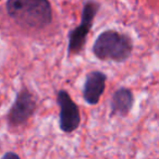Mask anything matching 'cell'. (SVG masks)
I'll use <instances>...</instances> for the list:
<instances>
[{
    "mask_svg": "<svg viewBox=\"0 0 159 159\" xmlns=\"http://www.w3.org/2000/svg\"><path fill=\"white\" fill-rule=\"evenodd\" d=\"M0 1H1V0H0Z\"/></svg>",
    "mask_w": 159,
    "mask_h": 159,
    "instance_id": "ba28073f",
    "label": "cell"
},
{
    "mask_svg": "<svg viewBox=\"0 0 159 159\" xmlns=\"http://www.w3.org/2000/svg\"><path fill=\"white\" fill-rule=\"evenodd\" d=\"M133 51V42L126 34L115 30L102 32L93 45V52L102 61H113L118 63L126 61Z\"/></svg>",
    "mask_w": 159,
    "mask_h": 159,
    "instance_id": "7a4b0ae2",
    "label": "cell"
},
{
    "mask_svg": "<svg viewBox=\"0 0 159 159\" xmlns=\"http://www.w3.org/2000/svg\"><path fill=\"white\" fill-rule=\"evenodd\" d=\"M107 75L102 71H92L86 75L83 85V98L91 106L99 102L100 97L106 89Z\"/></svg>",
    "mask_w": 159,
    "mask_h": 159,
    "instance_id": "8992f818",
    "label": "cell"
},
{
    "mask_svg": "<svg viewBox=\"0 0 159 159\" xmlns=\"http://www.w3.org/2000/svg\"><path fill=\"white\" fill-rule=\"evenodd\" d=\"M57 104L60 108L59 126L64 133H72L77 130L81 124V113L79 106L71 98L69 93L60 89L57 94Z\"/></svg>",
    "mask_w": 159,
    "mask_h": 159,
    "instance_id": "5b68a950",
    "label": "cell"
},
{
    "mask_svg": "<svg viewBox=\"0 0 159 159\" xmlns=\"http://www.w3.org/2000/svg\"><path fill=\"white\" fill-rule=\"evenodd\" d=\"M99 3L95 0H87L84 2L81 16V23L75 29L71 30L68 35V56L79 55L84 49L87 35L91 32L94 20L99 11Z\"/></svg>",
    "mask_w": 159,
    "mask_h": 159,
    "instance_id": "3957f363",
    "label": "cell"
},
{
    "mask_svg": "<svg viewBox=\"0 0 159 159\" xmlns=\"http://www.w3.org/2000/svg\"><path fill=\"white\" fill-rule=\"evenodd\" d=\"M37 102L33 94L23 89L16 94L14 102L7 113V122L12 128H18L25 124L35 113Z\"/></svg>",
    "mask_w": 159,
    "mask_h": 159,
    "instance_id": "277c9868",
    "label": "cell"
},
{
    "mask_svg": "<svg viewBox=\"0 0 159 159\" xmlns=\"http://www.w3.org/2000/svg\"><path fill=\"white\" fill-rule=\"evenodd\" d=\"M134 104V96L130 89L120 87L111 96L110 100V116L126 117L132 110Z\"/></svg>",
    "mask_w": 159,
    "mask_h": 159,
    "instance_id": "52a82bcc",
    "label": "cell"
},
{
    "mask_svg": "<svg viewBox=\"0 0 159 159\" xmlns=\"http://www.w3.org/2000/svg\"><path fill=\"white\" fill-rule=\"evenodd\" d=\"M7 13L22 29L43 30L52 22L49 0H8Z\"/></svg>",
    "mask_w": 159,
    "mask_h": 159,
    "instance_id": "6da1fadb",
    "label": "cell"
}]
</instances>
